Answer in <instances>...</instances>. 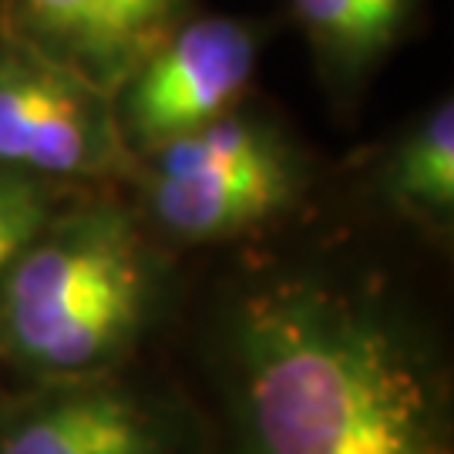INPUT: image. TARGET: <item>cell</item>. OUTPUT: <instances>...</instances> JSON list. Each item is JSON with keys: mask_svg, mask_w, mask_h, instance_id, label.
Instances as JSON below:
<instances>
[{"mask_svg": "<svg viewBox=\"0 0 454 454\" xmlns=\"http://www.w3.org/2000/svg\"><path fill=\"white\" fill-rule=\"evenodd\" d=\"M232 454H454L451 387L401 303L330 270H276L223 317Z\"/></svg>", "mask_w": 454, "mask_h": 454, "instance_id": "1", "label": "cell"}, {"mask_svg": "<svg viewBox=\"0 0 454 454\" xmlns=\"http://www.w3.org/2000/svg\"><path fill=\"white\" fill-rule=\"evenodd\" d=\"M159 270L142 229L112 202L54 212L0 286V354L27 373H105L142 337Z\"/></svg>", "mask_w": 454, "mask_h": 454, "instance_id": "2", "label": "cell"}, {"mask_svg": "<svg viewBox=\"0 0 454 454\" xmlns=\"http://www.w3.org/2000/svg\"><path fill=\"white\" fill-rule=\"evenodd\" d=\"M112 95L14 37L0 41V165L37 179H91L125 165Z\"/></svg>", "mask_w": 454, "mask_h": 454, "instance_id": "3", "label": "cell"}, {"mask_svg": "<svg viewBox=\"0 0 454 454\" xmlns=\"http://www.w3.org/2000/svg\"><path fill=\"white\" fill-rule=\"evenodd\" d=\"M260 61V34L239 17H195L165 37L118 88V125L138 152L176 142L236 112Z\"/></svg>", "mask_w": 454, "mask_h": 454, "instance_id": "4", "label": "cell"}, {"mask_svg": "<svg viewBox=\"0 0 454 454\" xmlns=\"http://www.w3.org/2000/svg\"><path fill=\"white\" fill-rule=\"evenodd\" d=\"M0 454H185L159 401L105 373L51 380L0 414Z\"/></svg>", "mask_w": 454, "mask_h": 454, "instance_id": "5", "label": "cell"}, {"mask_svg": "<svg viewBox=\"0 0 454 454\" xmlns=\"http://www.w3.org/2000/svg\"><path fill=\"white\" fill-rule=\"evenodd\" d=\"M11 34L105 95L182 24L189 0H7Z\"/></svg>", "mask_w": 454, "mask_h": 454, "instance_id": "6", "label": "cell"}, {"mask_svg": "<svg viewBox=\"0 0 454 454\" xmlns=\"http://www.w3.org/2000/svg\"><path fill=\"white\" fill-rule=\"evenodd\" d=\"M300 165L232 176H152L148 209L185 243H215L262 226L293 202Z\"/></svg>", "mask_w": 454, "mask_h": 454, "instance_id": "7", "label": "cell"}, {"mask_svg": "<svg viewBox=\"0 0 454 454\" xmlns=\"http://www.w3.org/2000/svg\"><path fill=\"white\" fill-rule=\"evenodd\" d=\"M387 195L404 212L448 226L454 215V108L444 98L397 142L387 165Z\"/></svg>", "mask_w": 454, "mask_h": 454, "instance_id": "8", "label": "cell"}, {"mask_svg": "<svg viewBox=\"0 0 454 454\" xmlns=\"http://www.w3.org/2000/svg\"><path fill=\"white\" fill-rule=\"evenodd\" d=\"M293 11L330 65L360 71L394 44L411 0H293Z\"/></svg>", "mask_w": 454, "mask_h": 454, "instance_id": "9", "label": "cell"}, {"mask_svg": "<svg viewBox=\"0 0 454 454\" xmlns=\"http://www.w3.org/2000/svg\"><path fill=\"white\" fill-rule=\"evenodd\" d=\"M58 212V195L48 179L0 165V286L17 256Z\"/></svg>", "mask_w": 454, "mask_h": 454, "instance_id": "10", "label": "cell"}]
</instances>
